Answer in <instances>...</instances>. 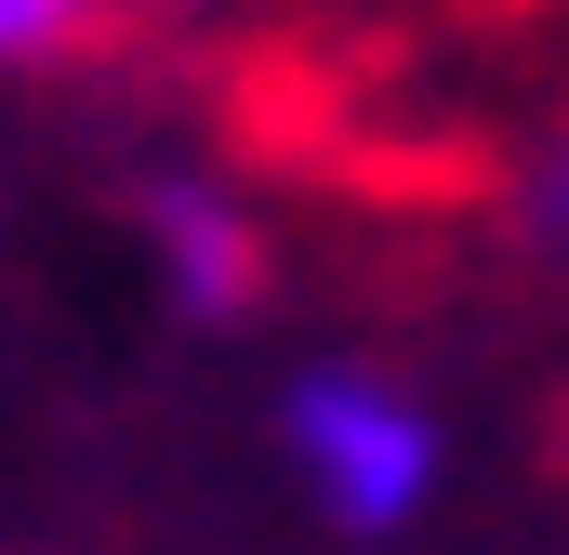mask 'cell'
I'll return each mask as SVG.
<instances>
[{"mask_svg": "<svg viewBox=\"0 0 569 555\" xmlns=\"http://www.w3.org/2000/svg\"><path fill=\"white\" fill-rule=\"evenodd\" d=\"M279 463L291 490L318 503V529L345 543H411L450 490V423L398 384V371H358V357H318L279 384Z\"/></svg>", "mask_w": 569, "mask_h": 555, "instance_id": "1", "label": "cell"}, {"mask_svg": "<svg viewBox=\"0 0 569 555\" xmlns=\"http://www.w3.org/2000/svg\"><path fill=\"white\" fill-rule=\"evenodd\" d=\"M133 239H146V278L186 331H226L266 304V225L212 185V172H146L133 185Z\"/></svg>", "mask_w": 569, "mask_h": 555, "instance_id": "2", "label": "cell"}, {"mask_svg": "<svg viewBox=\"0 0 569 555\" xmlns=\"http://www.w3.org/2000/svg\"><path fill=\"white\" fill-rule=\"evenodd\" d=\"M107 0H0V67H53L67 40H93Z\"/></svg>", "mask_w": 569, "mask_h": 555, "instance_id": "3", "label": "cell"}, {"mask_svg": "<svg viewBox=\"0 0 569 555\" xmlns=\"http://www.w3.org/2000/svg\"><path fill=\"white\" fill-rule=\"evenodd\" d=\"M517 239H530V252L569 278V133L543 145V159H530V185H517Z\"/></svg>", "mask_w": 569, "mask_h": 555, "instance_id": "4", "label": "cell"}]
</instances>
